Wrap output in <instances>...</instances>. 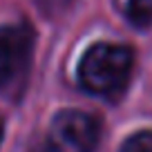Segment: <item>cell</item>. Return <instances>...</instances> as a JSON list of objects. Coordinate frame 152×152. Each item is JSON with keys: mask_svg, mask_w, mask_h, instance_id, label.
Segmentation results:
<instances>
[{"mask_svg": "<svg viewBox=\"0 0 152 152\" xmlns=\"http://www.w3.org/2000/svg\"><path fill=\"white\" fill-rule=\"evenodd\" d=\"M134 52L119 43H94L78 63L81 87L94 96H116L132 74Z\"/></svg>", "mask_w": 152, "mask_h": 152, "instance_id": "1", "label": "cell"}, {"mask_svg": "<svg viewBox=\"0 0 152 152\" xmlns=\"http://www.w3.org/2000/svg\"><path fill=\"white\" fill-rule=\"evenodd\" d=\"M121 152H152V130L137 132L123 143Z\"/></svg>", "mask_w": 152, "mask_h": 152, "instance_id": "5", "label": "cell"}, {"mask_svg": "<svg viewBox=\"0 0 152 152\" xmlns=\"http://www.w3.org/2000/svg\"><path fill=\"white\" fill-rule=\"evenodd\" d=\"M34 29L27 23L0 27V87H7L27 69L34 52Z\"/></svg>", "mask_w": 152, "mask_h": 152, "instance_id": "3", "label": "cell"}, {"mask_svg": "<svg viewBox=\"0 0 152 152\" xmlns=\"http://www.w3.org/2000/svg\"><path fill=\"white\" fill-rule=\"evenodd\" d=\"M101 137L99 121L81 110H63L52 119L40 152H94Z\"/></svg>", "mask_w": 152, "mask_h": 152, "instance_id": "2", "label": "cell"}, {"mask_svg": "<svg viewBox=\"0 0 152 152\" xmlns=\"http://www.w3.org/2000/svg\"><path fill=\"white\" fill-rule=\"evenodd\" d=\"M128 18L134 27H150L152 0H128Z\"/></svg>", "mask_w": 152, "mask_h": 152, "instance_id": "4", "label": "cell"}, {"mask_svg": "<svg viewBox=\"0 0 152 152\" xmlns=\"http://www.w3.org/2000/svg\"><path fill=\"white\" fill-rule=\"evenodd\" d=\"M0 139H2V123H0Z\"/></svg>", "mask_w": 152, "mask_h": 152, "instance_id": "6", "label": "cell"}]
</instances>
